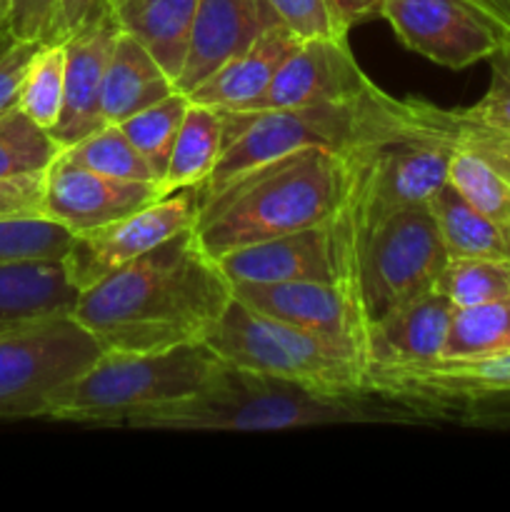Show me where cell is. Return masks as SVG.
<instances>
[{
	"mask_svg": "<svg viewBox=\"0 0 510 512\" xmlns=\"http://www.w3.org/2000/svg\"><path fill=\"white\" fill-rule=\"evenodd\" d=\"M218 265L230 285L308 280L355 290L353 225L343 208V213L320 225L220 255Z\"/></svg>",
	"mask_w": 510,
	"mask_h": 512,
	"instance_id": "cell-11",
	"label": "cell"
},
{
	"mask_svg": "<svg viewBox=\"0 0 510 512\" xmlns=\"http://www.w3.org/2000/svg\"><path fill=\"white\" fill-rule=\"evenodd\" d=\"M120 30L133 35L178 83L198 0H108Z\"/></svg>",
	"mask_w": 510,
	"mask_h": 512,
	"instance_id": "cell-22",
	"label": "cell"
},
{
	"mask_svg": "<svg viewBox=\"0 0 510 512\" xmlns=\"http://www.w3.org/2000/svg\"><path fill=\"white\" fill-rule=\"evenodd\" d=\"M400 100L380 88L350 103L308 105V108L225 113V148L210 178L198 188L200 200L218 193L240 173L308 148L338 150L340 155L383 128Z\"/></svg>",
	"mask_w": 510,
	"mask_h": 512,
	"instance_id": "cell-6",
	"label": "cell"
},
{
	"mask_svg": "<svg viewBox=\"0 0 510 512\" xmlns=\"http://www.w3.org/2000/svg\"><path fill=\"white\" fill-rule=\"evenodd\" d=\"M278 18L300 38H340L348 33L338 25L328 0H268Z\"/></svg>",
	"mask_w": 510,
	"mask_h": 512,
	"instance_id": "cell-34",
	"label": "cell"
},
{
	"mask_svg": "<svg viewBox=\"0 0 510 512\" xmlns=\"http://www.w3.org/2000/svg\"><path fill=\"white\" fill-rule=\"evenodd\" d=\"M103 355L73 318L0 335V420L43 418L50 398Z\"/></svg>",
	"mask_w": 510,
	"mask_h": 512,
	"instance_id": "cell-10",
	"label": "cell"
},
{
	"mask_svg": "<svg viewBox=\"0 0 510 512\" xmlns=\"http://www.w3.org/2000/svg\"><path fill=\"white\" fill-rule=\"evenodd\" d=\"M78 295L63 258L0 263V335L68 318Z\"/></svg>",
	"mask_w": 510,
	"mask_h": 512,
	"instance_id": "cell-20",
	"label": "cell"
},
{
	"mask_svg": "<svg viewBox=\"0 0 510 512\" xmlns=\"http://www.w3.org/2000/svg\"><path fill=\"white\" fill-rule=\"evenodd\" d=\"M60 150L50 130L33 123L18 105L0 113V180L40 173Z\"/></svg>",
	"mask_w": 510,
	"mask_h": 512,
	"instance_id": "cell-28",
	"label": "cell"
},
{
	"mask_svg": "<svg viewBox=\"0 0 510 512\" xmlns=\"http://www.w3.org/2000/svg\"><path fill=\"white\" fill-rule=\"evenodd\" d=\"M40 45L43 43H25V40L10 38L5 30L0 35V113L18 105L25 70Z\"/></svg>",
	"mask_w": 510,
	"mask_h": 512,
	"instance_id": "cell-36",
	"label": "cell"
},
{
	"mask_svg": "<svg viewBox=\"0 0 510 512\" xmlns=\"http://www.w3.org/2000/svg\"><path fill=\"white\" fill-rule=\"evenodd\" d=\"M198 208V188H183L160 195L158 200L125 218L75 235L63 258L70 280L78 290L90 288L100 278L133 263L173 235L195 228Z\"/></svg>",
	"mask_w": 510,
	"mask_h": 512,
	"instance_id": "cell-13",
	"label": "cell"
},
{
	"mask_svg": "<svg viewBox=\"0 0 510 512\" xmlns=\"http://www.w3.org/2000/svg\"><path fill=\"white\" fill-rule=\"evenodd\" d=\"M348 165L338 150L308 148L240 173L200 200L195 235L215 260L343 213Z\"/></svg>",
	"mask_w": 510,
	"mask_h": 512,
	"instance_id": "cell-3",
	"label": "cell"
},
{
	"mask_svg": "<svg viewBox=\"0 0 510 512\" xmlns=\"http://www.w3.org/2000/svg\"><path fill=\"white\" fill-rule=\"evenodd\" d=\"M45 170L0 180V220L43 215Z\"/></svg>",
	"mask_w": 510,
	"mask_h": 512,
	"instance_id": "cell-37",
	"label": "cell"
},
{
	"mask_svg": "<svg viewBox=\"0 0 510 512\" xmlns=\"http://www.w3.org/2000/svg\"><path fill=\"white\" fill-rule=\"evenodd\" d=\"M73 238L68 228L45 215L0 220V263L65 258Z\"/></svg>",
	"mask_w": 510,
	"mask_h": 512,
	"instance_id": "cell-32",
	"label": "cell"
},
{
	"mask_svg": "<svg viewBox=\"0 0 510 512\" xmlns=\"http://www.w3.org/2000/svg\"><path fill=\"white\" fill-rule=\"evenodd\" d=\"M188 105V95L175 90L168 98L158 100V103L150 105V108L140 110V113L130 115L128 120L118 123V128L123 130L125 138L133 143V148L143 155L148 168L153 170L158 185L160 180H163L165 170H168L170 153H173L175 138H178V130L180 125H183Z\"/></svg>",
	"mask_w": 510,
	"mask_h": 512,
	"instance_id": "cell-27",
	"label": "cell"
},
{
	"mask_svg": "<svg viewBox=\"0 0 510 512\" xmlns=\"http://www.w3.org/2000/svg\"><path fill=\"white\" fill-rule=\"evenodd\" d=\"M453 313L450 298L433 290L365 325V370H400L440 360Z\"/></svg>",
	"mask_w": 510,
	"mask_h": 512,
	"instance_id": "cell-19",
	"label": "cell"
},
{
	"mask_svg": "<svg viewBox=\"0 0 510 512\" xmlns=\"http://www.w3.org/2000/svg\"><path fill=\"white\" fill-rule=\"evenodd\" d=\"M100 5H105V0H58V23H55L53 43H63L65 38H70Z\"/></svg>",
	"mask_w": 510,
	"mask_h": 512,
	"instance_id": "cell-38",
	"label": "cell"
},
{
	"mask_svg": "<svg viewBox=\"0 0 510 512\" xmlns=\"http://www.w3.org/2000/svg\"><path fill=\"white\" fill-rule=\"evenodd\" d=\"M225 148V113L210 105L190 103L160 180V195L200 188L210 178Z\"/></svg>",
	"mask_w": 510,
	"mask_h": 512,
	"instance_id": "cell-24",
	"label": "cell"
},
{
	"mask_svg": "<svg viewBox=\"0 0 510 512\" xmlns=\"http://www.w3.org/2000/svg\"><path fill=\"white\" fill-rule=\"evenodd\" d=\"M458 140V110L408 98L400 100V108L383 128L345 150V215L355 240L400 210L428 203L430 195L448 183Z\"/></svg>",
	"mask_w": 510,
	"mask_h": 512,
	"instance_id": "cell-4",
	"label": "cell"
},
{
	"mask_svg": "<svg viewBox=\"0 0 510 512\" xmlns=\"http://www.w3.org/2000/svg\"><path fill=\"white\" fill-rule=\"evenodd\" d=\"M5 15H8V0H0V35L5 30Z\"/></svg>",
	"mask_w": 510,
	"mask_h": 512,
	"instance_id": "cell-41",
	"label": "cell"
},
{
	"mask_svg": "<svg viewBox=\"0 0 510 512\" xmlns=\"http://www.w3.org/2000/svg\"><path fill=\"white\" fill-rule=\"evenodd\" d=\"M120 33L110 3L100 5L70 38L65 48V90L58 125L50 130L60 148L88 138L105 125L103 120V83L110 50Z\"/></svg>",
	"mask_w": 510,
	"mask_h": 512,
	"instance_id": "cell-17",
	"label": "cell"
},
{
	"mask_svg": "<svg viewBox=\"0 0 510 512\" xmlns=\"http://www.w3.org/2000/svg\"><path fill=\"white\" fill-rule=\"evenodd\" d=\"M448 263L428 203L410 205L355 240V295L365 325L433 293Z\"/></svg>",
	"mask_w": 510,
	"mask_h": 512,
	"instance_id": "cell-9",
	"label": "cell"
},
{
	"mask_svg": "<svg viewBox=\"0 0 510 512\" xmlns=\"http://www.w3.org/2000/svg\"><path fill=\"white\" fill-rule=\"evenodd\" d=\"M448 258H510V230L468 203L450 183L428 198Z\"/></svg>",
	"mask_w": 510,
	"mask_h": 512,
	"instance_id": "cell-25",
	"label": "cell"
},
{
	"mask_svg": "<svg viewBox=\"0 0 510 512\" xmlns=\"http://www.w3.org/2000/svg\"><path fill=\"white\" fill-rule=\"evenodd\" d=\"M490 85L483 98L470 108L460 110V118L478 128L510 135V43H505L490 58Z\"/></svg>",
	"mask_w": 510,
	"mask_h": 512,
	"instance_id": "cell-33",
	"label": "cell"
},
{
	"mask_svg": "<svg viewBox=\"0 0 510 512\" xmlns=\"http://www.w3.org/2000/svg\"><path fill=\"white\" fill-rule=\"evenodd\" d=\"M233 303V285L195 228L80 290L73 318L103 353H160L205 343Z\"/></svg>",
	"mask_w": 510,
	"mask_h": 512,
	"instance_id": "cell-1",
	"label": "cell"
},
{
	"mask_svg": "<svg viewBox=\"0 0 510 512\" xmlns=\"http://www.w3.org/2000/svg\"><path fill=\"white\" fill-rule=\"evenodd\" d=\"M160 198L158 183L118 180L75 165L63 155L45 168L43 215L73 235L108 225Z\"/></svg>",
	"mask_w": 510,
	"mask_h": 512,
	"instance_id": "cell-16",
	"label": "cell"
},
{
	"mask_svg": "<svg viewBox=\"0 0 510 512\" xmlns=\"http://www.w3.org/2000/svg\"><path fill=\"white\" fill-rule=\"evenodd\" d=\"M375 88L378 85L363 73L355 55L350 53L348 40L308 38L300 40L260 98L230 113L350 103Z\"/></svg>",
	"mask_w": 510,
	"mask_h": 512,
	"instance_id": "cell-15",
	"label": "cell"
},
{
	"mask_svg": "<svg viewBox=\"0 0 510 512\" xmlns=\"http://www.w3.org/2000/svg\"><path fill=\"white\" fill-rule=\"evenodd\" d=\"M233 298L278 323L308 330L353 353L365 365V320L358 295L348 285L308 283H233Z\"/></svg>",
	"mask_w": 510,
	"mask_h": 512,
	"instance_id": "cell-14",
	"label": "cell"
},
{
	"mask_svg": "<svg viewBox=\"0 0 510 512\" xmlns=\"http://www.w3.org/2000/svg\"><path fill=\"white\" fill-rule=\"evenodd\" d=\"M468 3L483 10L488 18H493L510 35V0H468Z\"/></svg>",
	"mask_w": 510,
	"mask_h": 512,
	"instance_id": "cell-40",
	"label": "cell"
},
{
	"mask_svg": "<svg viewBox=\"0 0 510 512\" xmlns=\"http://www.w3.org/2000/svg\"><path fill=\"white\" fill-rule=\"evenodd\" d=\"M60 155L70 163L83 165V168L103 173L108 178L158 183L143 155L133 148V143L125 138L118 125H103L100 130L90 133L88 138L60 150Z\"/></svg>",
	"mask_w": 510,
	"mask_h": 512,
	"instance_id": "cell-29",
	"label": "cell"
},
{
	"mask_svg": "<svg viewBox=\"0 0 510 512\" xmlns=\"http://www.w3.org/2000/svg\"><path fill=\"white\" fill-rule=\"evenodd\" d=\"M380 18L420 58L450 70L490 60L510 35L468 0H383Z\"/></svg>",
	"mask_w": 510,
	"mask_h": 512,
	"instance_id": "cell-12",
	"label": "cell"
},
{
	"mask_svg": "<svg viewBox=\"0 0 510 512\" xmlns=\"http://www.w3.org/2000/svg\"><path fill=\"white\" fill-rule=\"evenodd\" d=\"M278 23L283 20L268 0H198L188 58L175 88L188 95L225 60L243 53Z\"/></svg>",
	"mask_w": 510,
	"mask_h": 512,
	"instance_id": "cell-18",
	"label": "cell"
},
{
	"mask_svg": "<svg viewBox=\"0 0 510 512\" xmlns=\"http://www.w3.org/2000/svg\"><path fill=\"white\" fill-rule=\"evenodd\" d=\"M175 80L163 65L133 38L120 30L110 50L103 83V120L118 125L130 115L150 108L175 93Z\"/></svg>",
	"mask_w": 510,
	"mask_h": 512,
	"instance_id": "cell-23",
	"label": "cell"
},
{
	"mask_svg": "<svg viewBox=\"0 0 510 512\" xmlns=\"http://www.w3.org/2000/svg\"><path fill=\"white\" fill-rule=\"evenodd\" d=\"M363 390L393 410L400 423L510 428V355L365 370Z\"/></svg>",
	"mask_w": 510,
	"mask_h": 512,
	"instance_id": "cell-7",
	"label": "cell"
},
{
	"mask_svg": "<svg viewBox=\"0 0 510 512\" xmlns=\"http://www.w3.org/2000/svg\"><path fill=\"white\" fill-rule=\"evenodd\" d=\"M65 90V48L63 43H43L35 50L23 85H20L18 108L40 128L53 130L63 110Z\"/></svg>",
	"mask_w": 510,
	"mask_h": 512,
	"instance_id": "cell-30",
	"label": "cell"
},
{
	"mask_svg": "<svg viewBox=\"0 0 510 512\" xmlns=\"http://www.w3.org/2000/svg\"><path fill=\"white\" fill-rule=\"evenodd\" d=\"M328 3L338 25L348 33L353 25L363 23L370 15H380L383 0H328Z\"/></svg>",
	"mask_w": 510,
	"mask_h": 512,
	"instance_id": "cell-39",
	"label": "cell"
},
{
	"mask_svg": "<svg viewBox=\"0 0 510 512\" xmlns=\"http://www.w3.org/2000/svg\"><path fill=\"white\" fill-rule=\"evenodd\" d=\"M300 40L303 38L285 23L273 25L258 40H253L243 53L225 60L213 75L195 85L188 93L190 103L210 105L218 110H238L253 103L273 83L280 65L298 48Z\"/></svg>",
	"mask_w": 510,
	"mask_h": 512,
	"instance_id": "cell-21",
	"label": "cell"
},
{
	"mask_svg": "<svg viewBox=\"0 0 510 512\" xmlns=\"http://www.w3.org/2000/svg\"><path fill=\"white\" fill-rule=\"evenodd\" d=\"M343 423H400L370 395H328L293 380L220 360L195 393L158 405L120 428L173 433H275Z\"/></svg>",
	"mask_w": 510,
	"mask_h": 512,
	"instance_id": "cell-2",
	"label": "cell"
},
{
	"mask_svg": "<svg viewBox=\"0 0 510 512\" xmlns=\"http://www.w3.org/2000/svg\"><path fill=\"white\" fill-rule=\"evenodd\" d=\"M510 355V295L455 308L440 360H488Z\"/></svg>",
	"mask_w": 510,
	"mask_h": 512,
	"instance_id": "cell-26",
	"label": "cell"
},
{
	"mask_svg": "<svg viewBox=\"0 0 510 512\" xmlns=\"http://www.w3.org/2000/svg\"><path fill=\"white\" fill-rule=\"evenodd\" d=\"M218 363L205 343L160 353H103L50 398L43 420L120 428L145 410L195 393Z\"/></svg>",
	"mask_w": 510,
	"mask_h": 512,
	"instance_id": "cell-5",
	"label": "cell"
},
{
	"mask_svg": "<svg viewBox=\"0 0 510 512\" xmlns=\"http://www.w3.org/2000/svg\"><path fill=\"white\" fill-rule=\"evenodd\" d=\"M225 363L293 380L328 395H365V365L348 350L233 303L205 340Z\"/></svg>",
	"mask_w": 510,
	"mask_h": 512,
	"instance_id": "cell-8",
	"label": "cell"
},
{
	"mask_svg": "<svg viewBox=\"0 0 510 512\" xmlns=\"http://www.w3.org/2000/svg\"><path fill=\"white\" fill-rule=\"evenodd\" d=\"M58 0H8L5 33L25 43H53Z\"/></svg>",
	"mask_w": 510,
	"mask_h": 512,
	"instance_id": "cell-35",
	"label": "cell"
},
{
	"mask_svg": "<svg viewBox=\"0 0 510 512\" xmlns=\"http://www.w3.org/2000/svg\"><path fill=\"white\" fill-rule=\"evenodd\" d=\"M435 290L455 308L508 298L510 258H448Z\"/></svg>",
	"mask_w": 510,
	"mask_h": 512,
	"instance_id": "cell-31",
	"label": "cell"
}]
</instances>
